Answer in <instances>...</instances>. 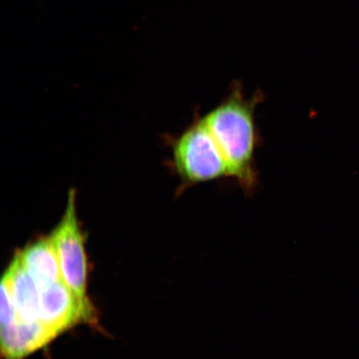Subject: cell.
Instances as JSON below:
<instances>
[{"label":"cell","instance_id":"4","mask_svg":"<svg viewBox=\"0 0 359 359\" xmlns=\"http://www.w3.org/2000/svg\"><path fill=\"white\" fill-rule=\"evenodd\" d=\"M39 290V321L57 336L72 327L93 321V307L81 302L64 280Z\"/></svg>","mask_w":359,"mask_h":359},{"label":"cell","instance_id":"1","mask_svg":"<svg viewBox=\"0 0 359 359\" xmlns=\"http://www.w3.org/2000/svg\"><path fill=\"white\" fill-rule=\"evenodd\" d=\"M264 100L259 89L245 97L241 84L234 83L226 97L203 116L226 161L231 178L246 196H252L259 185L255 155L260 137L255 111Z\"/></svg>","mask_w":359,"mask_h":359},{"label":"cell","instance_id":"5","mask_svg":"<svg viewBox=\"0 0 359 359\" xmlns=\"http://www.w3.org/2000/svg\"><path fill=\"white\" fill-rule=\"evenodd\" d=\"M57 335L41 322L17 321L1 327V352L4 359H25L50 343Z\"/></svg>","mask_w":359,"mask_h":359},{"label":"cell","instance_id":"7","mask_svg":"<svg viewBox=\"0 0 359 359\" xmlns=\"http://www.w3.org/2000/svg\"><path fill=\"white\" fill-rule=\"evenodd\" d=\"M17 255L39 289L62 280L56 251L49 236L34 241Z\"/></svg>","mask_w":359,"mask_h":359},{"label":"cell","instance_id":"6","mask_svg":"<svg viewBox=\"0 0 359 359\" xmlns=\"http://www.w3.org/2000/svg\"><path fill=\"white\" fill-rule=\"evenodd\" d=\"M11 292L18 321L33 324L39 321V290L22 267L16 255L2 279Z\"/></svg>","mask_w":359,"mask_h":359},{"label":"cell","instance_id":"2","mask_svg":"<svg viewBox=\"0 0 359 359\" xmlns=\"http://www.w3.org/2000/svg\"><path fill=\"white\" fill-rule=\"evenodd\" d=\"M165 141L170 149L168 167L180 180L177 196L199 184L231 178L222 152L198 112L182 133L167 135Z\"/></svg>","mask_w":359,"mask_h":359},{"label":"cell","instance_id":"3","mask_svg":"<svg viewBox=\"0 0 359 359\" xmlns=\"http://www.w3.org/2000/svg\"><path fill=\"white\" fill-rule=\"evenodd\" d=\"M48 236L56 251L62 280L81 302L92 307L87 294L88 260L84 236L78 219L75 188H72L67 195L64 217Z\"/></svg>","mask_w":359,"mask_h":359}]
</instances>
